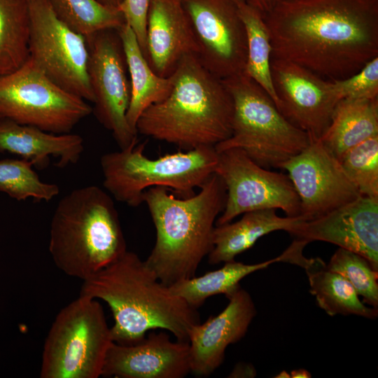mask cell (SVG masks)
<instances>
[{
  "label": "cell",
  "instance_id": "obj_16",
  "mask_svg": "<svg viewBox=\"0 0 378 378\" xmlns=\"http://www.w3.org/2000/svg\"><path fill=\"white\" fill-rule=\"evenodd\" d=\"M288 233L305 246L331 243L367 258L378 270V200H357L310 220H300Z\"/></svg>",
  "mask_w": 378,
  "mask_h": 378
},
{
  "label": "cell",
  "instance_id": "obj_11",
  "mask_svg": "<svg viewBox=\"0 0 378 378\" xmlns=\"http://www.w3.org/2000/svg\"><path fill=\"white\" fill-rule=\"evenodd\" d=\"M218 154L215 173L225 184L226 200L216 225L260 209H279L286 216L299 217L300 200L288 174L258 165L239 148L227 149Z\"/></svg>",
  "mask_w": 378,
  "mask_h": 378
},
{
  "label": "cell",
  "instance_id": "obj_34",
  "mask_svg": "<svg viewBox=\"0 0 378 378\" xmlns=\"http://www.w3.org/2000/svg\"><path fill=\"white\" fill-rule=\"evenodd\" d=\"M255 374V370L252 365L239 363L234 367L229 377H253Z\"/></svg>",
  "mask_w": 378,
  "mask_h": 378
},
{
  "label": "cell",
  "instance_id": "obj_2",
  "mask_svg": "<svg viewBox=\"0 0 378 378\" xmlns=\"http://www.w3.org/2000/svg\"><path fill=\"white\" fill-rule=\"evenodd\" d=\"M83 281L80 295L102 300L110 307L115 343H136L155 329L188 342L190 329L200 322L196 309L173 294L134 252L127 251Z\"/></svg>",
  "mask_w": 378,
  "mask_h": 378
},
{
  "label": "cell",
  "instance_id": "obj_13",
  "mask_svg": "<svg viewBox=\"0 0 378 378\" xmlns=\"http://www.w3.org/2000/svg\"><path fill=\"white\" fill-rule=\"evenodd\" d=\"M198 46L197 57L225 79L244 72L247 41L235 0H181Z\"/></svg>",
  "mask_w": 378,
  "mask_h": 378
},
{
  "label": "cell",
  "instance_id": "obj_20",
  "mask_svg": "<svg viewBox=\"0 0 378 378\" xmlns=\"http://www.w3.org/2000/svg\"><path fill=\"white\" fill-rule=\"evenodd\" d=\"M83 150V139L78 134H54L0 118V153L20 155L38 169L46 167L50 157L58 160V167L76 164Z\"/></svg>",
  "mask_w": 378,
  "mask_h": 378
},
{
  "label": "cell",
  "instance_id": "obj_3",
  "mask_svg": "<svg viewBox=\"0 0 378 378\" xmlns=\"http://www.w3.org/2000/svg\"><path fill=\"white\" fill-rule=\"evenodd\" d=\"M170 76L169 94L141 114L137 133L186 151L214 147L227 139L234 104L222 79L204 66L195 54L184 56Z\"/></svg>",
  "mask_w": 378,
  "mask_h": 378
},
{
  "label": "cell",
  "instance_id": "obj_29",
  "mask_svg": "<svg viewBox=\"0 0 378 378\" xmlns=\"http://www.w3.org/2000/svg\"><path fill=\"white\" fill-rule=\"evenodd\" d=\"M33 163L25 159L0 160V191L18 201L34 198L49 202L58 195L59 188L42 181L33 169Z\"/></svg>",
  "mask_w": 378,
  "mask_h": 378
},
{
  "label": "cell",
  "instance_id": "obj_10",
  "mask_svg": "<svg viewBox=\"0 0 378 378\" xmlns=\"http://www.w3.org/2000/svg\"><path fill=\"white\" fill-rule=\"evenodd\" d=\"M29 59L60 88L93 103L86 38L62 22L48 0H29Z\"/></svg>",
  "mask_w": 378,
  "mask_h": 378
},
{
  "label": "cell",
  "instance_id": "obj_1",
  "mask_svg": "<svg viewBox=\"0 0 378 378\" xmlns=\"http://www.w3.org/2000/svg\"><path fill=\"white\" fill-rule=\"evenodd\" d=\"M264 18L272 57L329 80L378 57V0H278Z\"/></svg>",
  "mask_w": 378,
  "mask_h": 378
},
{
  "label": "cell",
  "instance_id": "obj_15",
  "mask_svg": "<svg viewBox=\"0 0 378 378\" xmlns=\"http://www.w3.org/2000/svg\"><path fill=\"white\" fill-rule=\"evenodd\" d=\"M270 71L279 111L310 139H320L340 101L332 81L296 63L274 57Z\"/></svg>",
  "mask_w": 378,
  "mask_h": 378
},
{
  "label": "cell",
  "instance_id": "obj_27",
  "mask_svg": "<svg viewBox=\"0 0 378 378\" xmlns=\"http://www.w3.org/2000/svg\"><path fill=\"white\" fill-rule=\"evenodd\" d=\"M235 2L246 34L247 59L244 73L267 92L276 106L278 99L270 71L271 38L264 15L244 0Z\"/></svg>",
  "mask_w": 378,
  "mask_h": 378
},
{
  "label": "cell",
  "instance_id": "obj_31",
  "mask_svg": "<svg viewBox=\"0 0 378 378\" xmlns=\"http://www.w3.org/2000/svg\"><path fill=\"white\" fill-rule=\"evenodd\" d=\"M339 161L362 196L378 200V136L353 147Z\"/></svg>",
  "mask_w": 378,
  "mask_h": 378
},
{
  "label": "cell",
  "instance_id": "obj_21",
  "mask_svg": "<svg viewBox=\"0 0 378 378\" xmlns=\"http://www.w3.org/2000/svg\"><path fill=\"white\" fill-rule=\"evenodd\" d=\"M234 223L216 225L213 231V247L208 255L209 262L216 265L234 260V258L251 248L262 236L272 232H288L300 217H281L276 209H260L246 212Z\"/></svg>",
  "mask_w": 378,
  "mask_h": 378
},
{
  "label": "cell",
  "instance_id": "obj_23",
  "mask_svg": "<svg viewBox=\"0 0 378 378\" xmlns=\"http://www.w3.org/2000/svg\"><path fill=\"white\" fill-rule=\"evenodd\" d=\"M378 136V98L342 99L320 138L338 160L349 150Z\"/></svg>",
  "mask_w": 378,
  "mask_h": 378
},
{
  "label": "cell",
  "instance_id": "obj_17",
  "mask_svg": "<svg viewBox=\"0 0 378 378\" xmlns=\"http://www.w3.org/2000/svg\"><path fill=\"white\" fill-rule=\"evenodd\" d=\"M190 371L188 342H172L164 331H151L132 344L113 342L102 376L118 378H183Z\"/></svg>",
  "mask_w": 378,
  "mask_h": 378
},
{
  "label": "cell",
  "instance_id": "obj_18",
  "mask_svg": "<svg viewBox=\"0 0 378 378\" xmlns=\"http://www.w3.org/2000/svg\"><path fill=\"white\" fill-rule=\"evenodd\" d=\"M228 300L223 311L195 324L189 332L190 371L195 375L212 374L223 363L228 345L244 337L256 314L246 290L240 288Z\"/></svg>",
  "mask_w": 378,
  "mask_h": 378
},
{
  "label": "cell",
  "instance_id": "obj_28",
  "mask_svg": "<svg viewBox=\"0 0 378 378\" xmlns=\"http://www.w3.org/2000/svg\"><path fill=\"white\" fill-rule=\"evenodd\" d=\"M55 15L85 37L103 30H118L126 22L121 10L97 0H48Z\"/></svg>",
  "mask_w": 378,
  "mask_h": 378
},
{
  "label": "cell",
  "instance_id": "obj_8",
  "mask_svg": "<svg viewBox=\"0 0 378 378\" xmlns=\"http://www.w3.org/2000/svg\"><path fill=\"white\" fill-rule=\"evenodd\" d=\"M113 342L102 304L79 295L59 311L49 329L40 377L97 378Z\"/></svg>",
  "mask_w": 378,
  "mask_h": 378
},
{
  "label": "cell",
  "instance_id": "obj_26",
  "mask_svg": "<svg viewBox=\"0 0 378 378\" xmlns=\"http://www.w3.org/2000/svg\"><path fill=\"white\" fill-rule=\"evenodd\" d=\"M29 33V0H0V76L28 60Z\"/></svg>",
  "mask_w": 378,
  "mask_h": 378
},
{
  "label": "cell",
  "instance_id": "obj_35",
  "mask_svg": "<svg viewBox=\"0 0 378 378\" xmlns=\"http://www.w3.org/2000/svg\"><path fill=\"white\" fill-rule=\"evenodd\" d=\"M248 4L265 14L270 12L278 0H244Z\"/></svg>",
  "mask_w": 378,
  "mask_h": 378
},
{
  "label": "cell",
  "instance_id": "obj_30",
  "mask_svg": "<svg viewBox=\"0 0 378 378\" xmlns=\"http://www.w3.org/2000/svg\"><path fill=\"white\" fill-rule=\"evenodd\" d=\"M327 267L344 277L363 303L378 309V270L360 254L340 248L331 256Z\"/></svg>",
  "mask_w": 378,
  "mask_h": 378
},
{
  "label": "cell",
  "instance_id": "obj_38",
  "mask_svg": "<svg viewBox=\"0 0 378 378\" xmlns=\"http://www.w3.org/2000/svg\"><path fill=\"white\" fill-rule=\"evenodd\" d=\"M276 378H290V374L286 370L281 371L280 373H279L276 376H275Z\"/></svg>",
  "mask_w": 378,
  "mask_h": 378
},
{
  "label": "cell",
  "instance_id": "obj_4",
  "mask_svg": "<svg viewBox=\"0 0 378 378\" xmlns=\"http://www.w3.org/2000/svg\"><path fill=\"white\" fill-rule=\"evenodd\" d=\"M163 187L144 192V202L156 230L155 245L145 261L167 286L195 276L213 247L214 223L223 211L226 188L214 173L197 194L177 198Z\"/></svg>",
  "mask_w": 378,
  "mask_h": 378
},
{
  "label": "cell",
  "instance_id": "obj_9",
  "mask_svg": "<svg viewBox=\"0 0 378 378\" xmlns=\"http://www.w3.org/2000/svg\"><path fill=\"white\" fill-rule=\"evenodd\" d=\"M92 112L85 100L60 88L29 59L0 76V118L65 134Z\"/></svg>",
  "mask_w": 378,
  "mask_h": 378
},
{
  "label": "cell",
  "instance_id": "obj_5",
  "mask_svg": "<svg viewBox=\"0 0 378 378\" xmlns=\"http://www.w3.org/2000/svg\"><path fill=\"white\" fill-rule=\"evenodd\" d=\"M49 252L66 275L85 280L127 250L113 199L96 186L74 189L57 204Z\"/></svg>",
  "mask_w": 378,
  "mask_h": 378
},
{
  "label": "cell",
  "instance_id": "obj_33",
  "mask_svg": "<svg viewBox=\"0 0 378 378\" xmlns=\"http://www.w3.org/2000/svg\"><path fill=\"white\" fill-rule=\"evenodd\" d=\"M148 4L149 0H123L119 6V9L125 17L126 24L134 32L146 58Z\"/></svg>",
  "mask_w": 378,
  "mask_h": 378
},
{
  "label": "cell",
  "instance_id": "obj_19",
  "mask_svg": "<svg viewBox=\"0 0 378 378\" xmlns=\"http://www.w3.org/2000/svg\"><path fill=\"white\" fill-rule=\"evenodd\" d=\"M198 46L181 0H149L146 58L153 70L169 76L181 59L198 54Z\"/></svg>",
  "mask_w": 378,
  "mask_h": 378
},
{
  "label": "cell",
  "instance_id": "obj_14",
  "mask_svg": "<svg viewBox=\"0 0 378 378\" xmlns=\"http://www.w3.org/2000/svg\"><path fill=\"white\" fill-rule=\"evenodd\" d=\"M300 200V216L310 220L362 196L339 160L320 139L283 164Z\"/></svg>",
  "mask_w": 378,
  "mask_h": 378
},
{
  "label": "cell",
  "instance_id": "obj_22",
  "mask_svg": "<svg viewBox=\"0 0 378 378\" xmlns=\"http://www.w3.org/2000/svg\"><path fill=\"white\" fill-rule=\"evenodd\" d=\"M130 76L131 95L127 120L132 128L150 106L162 101L170 92L172 76L162 77L151 68L132 28L125 24L118 30Z\"/></svg>",
  "mask_w": 378,
  "mask_h": 378
},
{
  "label": "cell",
  "instance_id": "obj_25",
  "mask_svg": "<svg viewBox=\"0 0 378 378\" xmlns=\"http://www.w3.org/2000/svg\"><path fill=\"white\" fill-rule=\"evenodd\" d=\"M276 262H280L279 256L256 264H244L234 260L224 262L220 269L179 281L169 287L173 294L197 309L213 295L224 294L228 298L241 288L239 282L245 276Z\"/></svg>",
  "mask_w": 378,
  "mask_h": 378
},
{
  "label": "cell",
  "instance_id": "obj_36",
  "mask_svg": "<svg viewBox=\"0 0 378 378\" xmlns=\"http://www.w3.org/2000/svg\"><path fill=\"white\" fill-rule=\"evenodd\" d=\"M292 378H310L312 377L311 373L305 369L293 370L290 373Z\"/></svg>",
  "mask_w": 378,
  "mask_h": 378
},
{
  "label": "cell",
  "instance_id": "obj_12",
  "mask_svg": "<svg viewBox=\"0 0 378 378\" xmlns=\"http://www.w3.org/2000/svg\"><path fill=\"white\" fill-rule=\"evenodd\" d=\"M88 75L94 94L92 111L111 131L120 149L137 144V132L127 120L131 88L118 30L108 29L85 37Z\"/></svg>",
  "mask_w": 378,
  "mask_h": 378
},
{
  "label": "cell",
  "instance_id": "obj_7",
  "mask_svg": "<svg viewBox=\"0 0 378 378\" xmlns=\"http://www.w3.org/2000/svg\"><path fill=\"white\" fill-rule=\"evenodd\" d=\"M234 104L230 136L214 146L217 153L243 150L266 168H280L306 148L307 133L290 123L267 92L242 73L222 80Z\"/></svg>",
  "mask_w": 378,
  "mask_h": 378
},
{
  "label": "cell",
  "instance_id": "obj_24",
  "mask_svg": "<svg viewBox=\"0 0 378 378\" xmlns=\"http://www.w3.org/2000/svg\"><path fill=\"white\" fill-rule=\"evenodd\" d=\"M302 267L308 277L310 293L329 316L356 315L369 319L377 317L378 309L365 305L353 286L342 275L330 270L321 258H307Z\"/></svg>",
  "mask_w": 378,
  "mask_h": 378
},
{
  "label": "cell",
  "instance_id": "obj_6",
  "mask_svg": "<svg viewBox=\"0 0 378 378\" xmlns=\"http://www.w3.org/2000/svg\"><path fill=\"white\" fill-rule=\"evenodd\" d=\"M146 144H136L101 157L103 186L118 202L139 206L144 203V191L157 186L186 198L215 173L218 154L214 146L150 159L144 154Z\"/></svg>",
  "mask_w": 378,
  "mask_h": 378
},
{
  "label": "cell",
  "instance_id": "obj_37",
  "mask_svg": "<svg viewBox=\"0 0 378 378\" xmlns=\"http://www.w3.org/2000/svg\"><path fill=\"white\" fill-rule=\"evenodd\" d=\"M101 4L113 8H118L120 6L123 0H97Z\"/></svg>",
  "mask_w": 378,
  "mask_h": 378
},
{
  "label": "cell",
  "instance_id": "obj_32",
  "mask_svg": "<svg viewBox=\"0 0 378 378\" xmlns=\"http://www.w3.org/2000/svg\"><path fill=\"white\" fill-rule=\"evenodd\" d=\"M340 98L376 99L378 97V57L368 62L354 74L339 80H330Z\"/></svg>",
  "mask_w": 378,
  "mask_h": 378
}]
</instances>
